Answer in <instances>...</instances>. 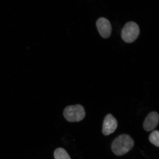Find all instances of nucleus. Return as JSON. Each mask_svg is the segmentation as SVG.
Returning <instances> with one entry per match:
<instances>
[{"instance_id":"20e7f679","label":"nucleus","mask_w":159,"mask_h":159,"mask_svg":"<svg viewBox=\"0 0 159 159\" xmlns=\"http://www.w3.org/2000/svg\"><path fill=\"white\" fill-rule=\"evenodd\" d=\"M96 26L99 34L106 39L110 37L112 28L110 21L105 17H101L97 20Z\"/></svg>"},{"instance_id":"f257e3e1","label":"nucleus","mask_w":159,"mask_h":159,"mask_svg":"<svg viewBox=\"0 0 159 159\" xmlns=\"http://www.w3.org/2000/svg\"><path fill=\"white\" fill-rule=\"evenodd\" d=\"M134 140L129 135L123 134L113 141L111 149L116 156H121L129 152L134 147Z\"/></svg>"},{"instance_id":"7ed1b4c3","label":"nucleus","mask_w":159,"mask_h":159,"mask_svg":"<svg viewBox=\"0 0 159 159\" xmlns=\"http://www.w3.org/2000/svg\"><path fill=\"white\" fill-rule=\"evenodd\" d=\"M140 30L139 25L134 21L127 23L121 31V37L125 42L131 43L138 38L140 34Z\"/></svg>"},{"instance_id":"39448f33","label":"nucleus","mask_w":159,"mask_h":159,"mask_svg":"<svg viewBox=\"0 0 159 159\" xmlns=\"http://www.w3.org/2000/svg\"><path fill=\"white\" fill-rule=\"evenodd\" d=\"M118 121L112 114H108L104 119L102 132L105 136H108L115 132L118 127Z\"/></svg>"},{"instance_id":"f03ea898","label":"nucleus","mask_w":159,"mask_h":159,"mask_svg":"<svg viewBox=\"0 0 159 159\" xmlns=\"http://www.w3.org/2000/svg\"><path fill=\"white\" fill-rule=\"evenodd\" d=\"M63 116L69 122H79L85 116V109L82 105H69L64 109Z\"/></svg>"},{"instance_id":"6e6552de","label":"nucleus","mask_w":159,"mask_h":159,"mask_svg":"<svg viewBox=\"0 0 159 159\" xmlns=\"http://www.w3.org/2000/svg\"><path fill=\"white\" fill-rule=\"evenodd\" d=\"M149 140L154 146L159 147V132L157 130L153 131L149 136Z\"/></svg>"},{"instance_id":"423d86ee","label":"nucleus","mask_w":159,"mask_h":159,"mask_svg":"<svg viewBox=\"0 0 159 159\" xmlns=\"http://www.w3.org/2000/svg\"><path fill=\"white\" fill-rule=\"evenodd\" d=\"M159 115L158 112H152L148 114L145 119L143 125V128L147 132L153 130L158 126Z\"/></svg>"},{"instance_id":"0eeeda50","label":"nucleus","mask_w":159,"mask_h":159,"mask_svg":"<svg viewBox=\"0 0 159 159\" xmlns=\"http://www.w3.org/2000/svg\"><path fill=\"white\" fill-rule=\"evenodd\" d=\"M54 157L55 159H71L66 150L62 148L56 149L54 152Z\"/></svg>"}]
</instances>
